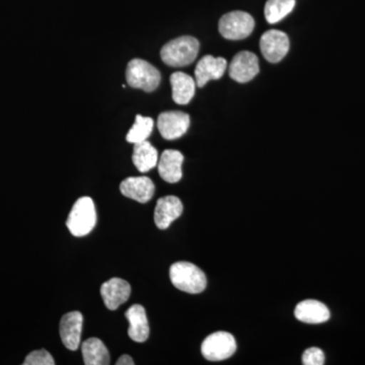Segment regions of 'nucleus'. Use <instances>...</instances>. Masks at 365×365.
Segmentation results:
<instances>
[{
	"label": "nucleus",
	"mask_w": 365,
	"mask_h": 365,
	"mask_svg": "<svg viewBox=\"0 0 365 365\" xmlns=\"http://www.w3.org/2000/svg\"><path fill=\"white\" fill-rule=\"evenodd\" d=\"M170 278L175 287L187 294H201L207 285L203 271L189 262L173 264L170 268Z\"/></svg>",
	"instance_id": "nucleus-1"
},
{
	"label": "nucleus",
	"mask_w": 365,
	"mask_h": 365,
	"mask_svg": "<svg viewBox=\"0 0 365 365\" xmlns=\"http://www.w3.org/2000/svg\"><path fill=\"white\" fill-rule=\"evenodd\" d=\"M199 41L191 36H182L170 41L162 48L160 57L167 66L184 67L190 66L198 55Z\"/></svg>",
	"instance_id": "nucleus-2"
},
{
	"label": "nucleus",
	"mask_w": 365,
	"mask_h": 365,
	"mask_svg": "<svg viewBox=\"0 0 365 365\" xmlns=\"http://www.w3.org/2000/svg\"><path fill=\"white\" fill-rule=\"evenodd\" d=\"M97 223L95 203L91 197H81L72 207L66 225L74 237H85L90 234Z\"/></svg>",
	"instance_id": "nucleus-3"
},
{
	"label": "nucleus",
	"mask_w": 365,
	"mask_h": 365,
	"mask_svg": "<svg viewBox=\"0 0 365 365\" xmlns=\"http://www.w3.org/2000/svg\"><path fill=\"white\" fill-rule=\"evenodd\" d=\"M160 79V72L145 60H131L127 66L126 81L131 88L151 93L157 90Z\"/></svg>",
	"instance_id": "nucleus-4"
},
{
	"label": "nucleus",
	"mask_w": 365,
	"mask_h": 365,
	"mask_svg": "<svg viewBox=\"0 0 365 365\" xmlns=\"http://www.w3.org/2000/svg\"><path fill=\"white\" fill-rule=\"evenodd\" d=\"M255 21L246 11H230L222 16L218 23V31L227 40L239 41L248 38L253 32Z\"/></svg>",
	"instance_id": "nucleus-5"
},
{
	"label": "nucleus",
	"mask_w": 365,
	"mask_h": 365,
	"mask_svg": "<svg viewBox=\"0 0 365 365\" xmlns=\"http://www.w3.org/2000/svg\"><path fill=\"white\" fill-rule=\"evenodd\" d=\"M237 350V343L232 334L215 332L209 335L201 345L204 359L209 361H222L230 359Z\"/></svg>",
	"instance_id": "nucleus-6"
},
{
	"label": "nucleus",
	"mask_w": 365,
	"mask_h": 365,
	"mask_svg": "<svg viewBox=\"0 0 365 365\" xmlns=\"http://www.w3.org/2000/svg\"><path fill=\"white\" fill-rule=\"evenodd\" d=\"M289 45L287 34L278 30L267 31L260 40L262 54L270 63H278L284 58L289 51Z\"/></svg>",
	"instance_id": "nucleus-7"
},
{
	"label": "nucleus",
	"mask_w": 365,
	"mask_h": 365,
	"mask_svg": "<svg viewBox=\"0 0 365 365\" xmlns=\"http://www.w3.org/2000/svg\"><path fill=\"white\" fill-rule=\"evenodd\" d=\"M260 71L257 55L250 51H241L232 58L230 64V76L237 83H246L252 81Z\"/></svg>",
	"instance_id": "nucleus-8"
},
{
	"label": "nucleus",
	"mask_w": 365,
	"mask_h": 365,
	"mask_svg": "<svg viewBox=\"0 0 365 365\" xmlns=\"http://www.w3.org/2000/svg\"><path fill=\"white\" fill-rule=\"evenodd\" d=\"M189 126L190 116L184 112H163L158 116V131L167 140L180 138L188 131Z\"/></svg>",
	"instance_id": "nucleus-9"
},
{
	"label": "nucleus",
	"mask_w": 365,
	"mask_h": 365,
	"mask_svg": "<svg viewBox=\"0 0 365 365\" xmlns=\"http://www.w3.org/2000/svg\"><path fill=\"white\" fill-rule=\"evenodd\" d=\"M130 294V284L121 278H112L101 287V295L105 306L110 311H116L118 307L129 299Z\"/></svg>",
	"instance_id": "nucleus-10"
},
{
	"label": "nucleus",
	"mask_w": 365,
	"mask_h": 365,
	"mask_svg": "<svg viewBox=\"0 0 365 365\" xmlns=\"http://www.w3.org/2000/svg\"><path fill=\"white\" fill-rule=\"evenodd\" d=\"M83 314L79 312H71L62 317L60 322V337L67 349L76 351L78 349L83 329Z\"/></svg>",
	"instance_id": "nucleus-11"
},
{
	"label": "nucleus",
	"mask_w": 365,
	"mask_h": 365,
	"mask_svg": "<svg viewBox=\"0 0 365 365\" xmlns=\"http://www.w3.org/2000/svg\"><path fill=\"white\" fill-rule=\"evenodd\" d=\"M227 62L222 57H213L206 55L197 63L195 81L198 88H203L209 81H216L222 78L227 71Z\"/></svg>",
	"instance_id": "nucleus-12"
},
{
	"label": "nucleus",
	"mask_w": 365,
	"mask_h": 365,
	"mask_svg": "<svg viewBox=\"0 0 365 365\" xmlns=\"http://www.w3.org/2000/svg\"><path fill=\"white\" fill-rule=\"evenodd\" d=\"M155 184L148 177H130L120 184V191L127 198L146 203L155 195Z\"/></svg>",
	"instance_id": "nucleus-13"
},
{
	"label": "nucleus",
	"mask_w": 365,
	"mask_h": 365,
	"mask_svg": "<svg viewBox=\"0 0 365 365\" xmlns=\"http://www.w3.org/2000/svg\"><path fill=\"white\" fill-rule=\"evenodd\" d=\"M182 204L176 196H165L158 199L155 210V222L160 230H167L170 223L181 216Z\"/></svg>",
	"instance_id": "nucleus-14"
},
{
	"label": "nucleus",
	"mask_w": 365,
	"mask_h": 365,
	"mask_svg": "<svg viewBox=\"0 0 365 365\" xmlns=\"http://www.w3.org/2000/svg\"><path fill=\"white\" fill-rule=\"evenodd\" d=\"M184 155L179 150H167L163 151L158 163V173L163 181L174 184L182 179V165Z\"/></svg>",
	"instance_id": "nucleus-15"
},
{
	"label": "nucleus",
	"mask_w": 365,
	"mask_h": 365,
	"mask_svg": "<svg viewBox=\"0 0 365 365\" xmlns=\"http://www.w3.org/2000/svg\"><path fill=\"white\" fill-rule=\"evenodd\" d=\"M125 316L129 322V337L137 343L145 342L150 336V326L145 309L140 304H133L127 309Z\"/></svg>",
	"instance_id": "nucleus-16"
},
{
	"label": "nucleus",
	"mask_w": 365,
	"mask_h": 365,
	"mask_svg": "<svg viewBox=\"0 0 365 365\" xmlns=\"http://www.w3.org/2000/svg\"><path fill=\"white\" fill-rule=\"evenodd\" d=\"M295 318L307 324L325 323L330 319V311L323 302L314 299L304 300L295 307Z\"/></svg>",
	"instance_id": "nucleus-17"
},
{
	"label": "nucleus",
	"mask_w": 365,
	"mask_h": 365,
	"mask_svg": "<svg viewBox=\"0 0 365 365\" xmlns=\"http://www.w3.org/2000/svg\"><path fill=\"white\" fill-rule=\"evenodd\" d=\"M173 100L178 105H187L195 96L196 81L189 74L175 72L170 76Z\"/></svg>",
	"instance_id": "nucleus-18"
},
{
	"label": "nucleus",
	"mask_w": 365,
	"mask_h": 365,
	"mask_svg": "<svg viewBox=\"0 0 365 365\" xmlns=\"http://www.w3.org/2000/svg\"><path fill=\"white\" fill-rule=\"evenodd\" d=\"M132 160L139 172H150L153 168L157 167L158 163L157 148H153L148 140L135 143L134 144Z\"/></svg>",
	"instance_id": "nucleus-19"
},
{
	"label": "nucleus",
	"mask_w": 365,
	"mask_h": 365,
	"mask_svg": "<svg viewBox=\"0 0 365 365\" xmlns=\"http://www.w3.org/2000/svg\"><path fill=\"white\" fill-rule=\"evenodd\" d=\"M83 361L86 365L110 364V354L104 343L98 338H90L81 345Z\"/></svg>",
	"instance_id": "nucleus-20"
},
{
	"label": "nucleus",
	"mask_w": 365,
	"mask_h": 365,
	"mask_svg": "<svg viewBox=\"0 0 365 365\" xmlns=\"http://www.w3.org/2000/svg\"><path fill=\"white\" fill-rule=\"evenodd\" d=\"M295 0H267L265 4V18L269 24H276L287 18L294 11Z\"/></svg>",
	"instance_id": "nucleus-21"
},
{
	"label": "nucleus",
	"mask_w": 365,
	"mask_h": 365,
	"mask_svg": "<svg viewBox=\"0 0 365 365\" xmlns=\"http://www.w3.org/2000/svg\"><path fill=\"white\" fill-rule=\"evenodd\" d=\"M153 130V120L150 117L137 115L135 123L127 133L126 140L133 144L143 143V141L148 140Z\"/></svg>",
	"instance_id": "nucleus-22"
},
{
	"label": "nucleus",
	"mask_w": 365,
	"mask_h": 365,
	"mask_svg": "<svg viewBox=\"0 0 365 365\" xmlns=\"http://www.w3.org/2000/svg\"><path fill=\"white\" fill-rule=\"evenodd\" d=\"M25 365H54L55 361L53 359L52 355L50 354L47 350L41 349L36 350V351L31 352L28 356L26 357Z\"/></svg>",
	"instance_id": "nucleus-23"
},
{
	"label": "nucleus",
	"mask_w": 365,
	"mask_h": 365,
	"mask_svg": "<svg viewBox=\"0 0 365 365\" xmlns=\"http://www.w3.org/2000/svg\"><path fill=\"white\" fill-rule=\"evenodd\" d=\"M302 364L304 365H323L325 364V354L318 347L307 349L302 354Z\"/></svg>",
	"instance_id": "nucleus-24"
},
{
	"label": "nucleus",
	"mask_w": 365,
	"mask_h": 365,
	"mask_svg": "<svg viewBox=\"0 0 365 365\" xmlns=\"http://www.w3.org/2000/svg\"><path fill=\"white\" fill-rule=\"evenodd\" d=\"M116 364L117 365H133L134 361H133V359H132L131 356H129V355H127V354H124V355H122V356L120 357V359L117 360Z\"/></svg>",
	"instance_id": "nucleus-25"
}]
</instances>
